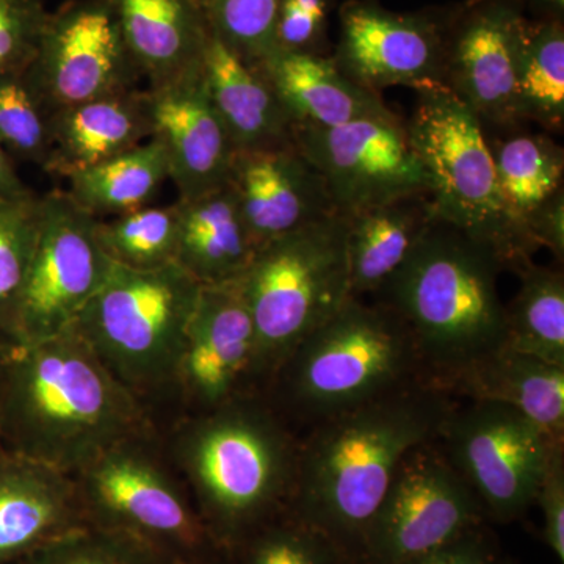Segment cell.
<instances>
[{
  "instance_id": "30",
  "label": "cell",
  "mask_w": 564,
  "mask_h": 564,
  "mask_svg": "<svg viewBox=\"0 0 564 564\" xmlns=\"http://www.w3.org/2000/svg\"><path fill=\"white\" fill-rule=\"evenodd\" d=\"M521 284L505 304V347L564 367V273L529 262L516 272Z\"/></svg>"
},
{
  "instance_id": "46",
  "label": "cell",
  "mask_w": 564,
  "mask_h": 564,
  "mask_svg": "<svg viewBox=\"0 0 564 564\" xmlns=\"http://www.w3.org/2000/svg\"><path fill=\"white\" fill-rule=\"evenodd\" d=\"M343 564H356V563H351V562H345V563H343Z\"/></svg>"
},
{
  "instance_id": "29",
  "label": "cell",
  "mask_w": 564,
  "mask_h": 564,
  "mask_svg": "<svg viewBox=\"0 0 564 564\" xmlns=\"http://www.w3.org/2000/svg\"><path fill=\"white\" fill-rule=\"evenodd\" d=\"M166 180L170 170L165 152L159 141L151 139L118 158L73 174L66 180V193L93 217H118L150 206Z\"/></svg>"
},
{
  "instance_id": "41",
  "label": "cell",
  "mask_w": 564,
  "mask_h": 564,
  "mask_svg": "<svg viewBox=\"0 0 564 564\" xmlns=\"http://www.w3.org/2000/svg\"><path fill=\"white\" fill-rule=\"evenodd\" d=\"M31 192V188L25 187L24 182L18 176L10 155L0 144V202L20 198Z\"/></svg>"
},
{
  "instance_id": "39",
  "label": "cell",
  "mask_w": 564,
  "mask_h": 564,
  "mask_svg": "<svg viewBox=\"0 0 564 564\" xmlns=\"http://www.w3.org/2000/svg\"><path fill=\"white\" fill-rule=\"evenodd\" d=\"M536 505L543 513L544 543L564 563V443L556 444L549 458Z\"/></svg>"
},
{
  "instance_id": "15",
  "label": "cell",
  "mask_w": 564,
  "mask_h": 564,
  "mask_svg": "<svg viewBox=\"0 0 564 564\" xmlns=\"http://www.w3.org/2000/svg\"><path fill=\"white\" fill-rule=\"evenodd\" d=\"M263 393L258 337L236 282L203 285L188 323L174 395L182 415Z\"/></svg>"
},
{
  "instance_id": "20",
  "label": "cell",
  "mask_w": 564,
  "mask_h": 564,
  "mask_svg": "<svg viewBox=\"0 0 564 564\" xmlns=\"http://www.w3.org/2000/svg\"><path fill=\"white\" fill-rule=\"evenodd\" d=\"M229 184L259 248L339 214L325 181L295 144L236 151Z\"/></svg>"
},
{
  "instance_id": "7",
  "label": "cell",
  "mask_w": 564,
  "mask_h": 564,
  "mask_svg": "<svg viewBox=\"0 0 564 564\" xmlns=\"http://www.w3.org/2000/svg\"><path fill=\"white\" fill-rule=\"evenodd\" d=\"M234 282L254 325L265 392L282 361L350 299L344 215L262 245Z\"/></svg>"
},
{
  "instance_id": "40",
  "label": "cell",
  "mask_w": 564,
  "mask_h": 564,
  "mask_svg": "<svg viewBox=\"0 0 564 564\" xmlns=\"http://www.w3.org/2000/svg\"><path fill=\"white\" fill-rule=\"evenodd\" d=\"M403 564H500L499 552L484 525Z\"/></svg>"
},
{
  "instance_id": "13",
  "label": "cell",
  "mask_w": 564,
  "mask_h": 564,
  "mask_svg": "<svg viewBox=\"0 0 564 564\" xmlns=\"http://www.w3.org/2000/svg\"><path fill=\"white\" fill-rule=\"evenodd\" d=\"M24 77L50 115L137 90L143 79L110 0H69L50 11Z\"/></svg>"
},
{
  "instance_id": "23",
  "label": "cell",
  "mask_w": 564,
  "mask_h": 564,
  "mask_svg": "<svg viewBox=\"0 0 564 564\" xmlns=\"http://www.w3.org/2000/svg\"><path fill=\"white\" fill-rule=\"evenodd\" d=\"M147 90L118 93L51 115V154L44 172L68 180L151 140Z\"/></svg>"
},
{
  "instance_id": "22",
  "label": "cell",
  "mask_w": 564,
  "mask_h": 564,
  "mask_svg": "<svg viewBox=\"0 0 564 564\" xmlns=\"http://www.w3.org/2000/svg\"><path fill=\"white\" fill-rule=\"evenodd\" d=\"M258 69L272 85L293 126L337 128L393 115L383 96L348 77L334 58L276 50Z\"/></svg>"
},
{
  "instance_id": "44",
  "label": "cell",
  "mask_w": 564,
  "mask_h": 564,
  "mask_svg": "<svg viewBox=\"0 0 564 564\" xmlns=\"http://www.w3.org/2000/svg\"><path fill=\"white\" fill-rule=\"evenodd\" d=\"M193 2L196 3V6L203 7L204 0H193ZM203 10V9H202Z\"/></svg>"
},
{
  "instance_id": "18",
  "label": "cell",
  "mask_w": 564,
  "mask_h": 564,
  "mask_svg": "<svg viewBox=\"0 0 564 564\" xmlns=\"http://www.w3.org/2000/svg\"><path fill=\"white\" fill-rule=\"evenodd\" d=\"M152 135L169 162L180 199L228 184L236 148L210 101L203 68L147 88Z\"/></svg>"
},
{
  "instance_id": "24",
  "label": "cell",
  "mask_w": 564,
  "mask_h": 564,
  "mask_svg": "<svg viewBox=\"0 0 564 564\" xmlns=\"http://www.w3.org/2000/svg\"><path fill=\"white\" fill-rule=\"evenodd\" d=\"M128 50L150 87L203 68L212 33L193 0H110Z\"/></svg>"
},
{
  "instance_id": "17",
  "label": "cell",
  "mask_w": 564,
  "mask_h": 564,
  "mask_svg": "<svg viewBox=\"0 0 564 564\" xmlns=\"http://www.w3.org/2000/svg\"><path fill=\"white\" fill-rule=\"evenodd\" d=\"M444 39L433 22L370 3L344 7L336 58L340 69L378 95L391 87H443Z\"/></svg>"
},
{
  "instance_id": "35",
  "label": "cell",
  "mask_w": 564,
  "mask_h": 564,
  "mask_svg": "<svg viewBox=\"0 0 564 564\" xmlns=\"http://www.w3.org/2000/svg\"><path fill=\"white\" fill-rule=\"evenodd\" d=\"M0 144L10 158L44 170L51 154V115L24 73L0 77Z\"/></svg>"
},
{
  "instance_id": "45",
  "label": "cell",
  "mask_w": 564,
  "mask_h": 564,
  "mask_svg": "<svg viewBox=\"0 0 564 564\" xmlns=\"http://www.w3.org/2000/svg\"><path fill=\"white\" fill-rule=\"evenodd\" d=\"M500 564H513V563L507 562V560H505V562H500Z\"/></svg>"
},
{
  "instance_id": "11",
  "label": "cell",
  "mask_w": 564,
  "mask_h": 564,
  "mask_svg": "<svg viewBox=\"0 0 564 564\" xmlns=\"http://www.w3.org/2000/svg\"><path fill=\"white\" fill-rule=\"evenodd\" d=\"M437 441L486 518L499 522L516 521L532 508L552 451L563 444L507 404L463 400Z\"/></svg>"
},
{
  "instance_id": "9",
  "label": "cell",
  "mask_w": 564,
  "mask_h": 564,
  "mask_svg": "<svg viewBox=\"0 0 564 564\" xmlns=\"http://www.w3.org/2000/svg\"><path fill=\"white\" fill-rule=\"evenodd\" d=\"M73 477L88 525L131 534L166 562H187L217 545L166 455L161 430L121 441Z\"/></svg>"
},
{
  "instance_id": "37",
  "label": "cell",
  "mask_w": 564,
  "mask_h": 564,
  "mask_svg": "<svg viewBox=\"0 0 564 564\" xmlns=\"http://www.w3.org/2000/svg\"><path fill=\"white\" fill-rule=\"evenodd\" d=\"M131 534L85 525L32 552L29 564H166Z\"/></svg>"
},
{
  "instance_id": "43",
  "label": "cell",
  "mask_w": 564,
  "mask_h": 564,
  "mask_svg": "<svg viewBox=\"0 0 564 564\" xmlns=\"http://www.w3.org/2000/svg\"><path fill=\"white\" fill-rule=\"evenodd\" d=\"M534 2L540 3L545 10L552 11L555 20H558V14H562L564 10V0H534Z\"/></svg>"
},
{
  "instance_id": "21",
  "label": "cell",
  "mask_w": 564,
  "mask_h": 564,
  "mask_svg": "<svg viewBox=\"0 0 564 564\" xmlns=\"http://www.w3.org/2000/svg\"><path fill=\"white\" fill-rule=\"evenodd\" d=\"M88 525L73 475L0 451V562Z\"/></svg>"
},
{
  "instance_id": "8",
  "label": "cell",
  "mask_w": 564,
  "mask_h": 564,
  "mask_svg": "<svg viewBox=\"0 0 564 564\" xmlns=\"http://www.w3.org/2000/svg\"><path fill=\"white\" fill-rule=\"evenodd\" d=\"M415 93L413 117L404 126L429 182L434 217L488 245L505 270L518 272L533 258L505 212L484 124L445 87Z\"/></svg>"
},
{
  "instance_id": "34",
  "label": "cell",
  "mask_w": 564,
  "mask_h": 564,
  "mask_svg": "<svg viewBox=\"0 0 564 564\" xmlns=\"http://www.w3.org/2000/svg\"><path fill=\"white\" fill-rule=\"evenodd\" d=\"M40 196L31 192L0 202V329L11 336V321L35 250Z\"/></svg>"
},
{
  "instance_id": "31",
  "label": "cell",
  "mask_w": 564,
  "mask_h": 564,
  "mask_svg": "<svg viewBox=\"0 0 564 564\" xmlns=\"http://www.w3.org/2000/svg\"><path fill=\"white\" fill-rule=\"evenodd\" d=\"M518 110L522 122L547 132L564 126V31L558 20L527 22L516 69Z\"/></svg>"
},
{
  "instance_id": "38",
  "label": "cell",
  "mask_w": 564,
  "mask_h": 564,
  "mask_svg": "<svg viewBox=\"0 0 564 564\" xmlns=\"http://www.w3.org/2000/svg\"><path fill=\"white\" fill-rule=\"evenodd\" d=\"M47 14L43 0H0V77L29 68Z\"/></svg>"
},
{
  "instance_id": "16",
  "label": "cell",
  "mask_w": 564,
  "mask_h": 564,
  "mask_svg": "<svg viewBox=\"0 0 564 564\" xmlns=\"http://www.w3.org/2000/svg\"><path fill=\"white\" fill-rule=\"evenodd\" d=\"M525 20L500 0L475 7L444 43L443 87L477 115L485 129L521 128L516 91Z\"/></svg>"
},
{
  "instance_id": "26",
  "label": "cell",
  "mask_w": 564,
  "mask_h": 564,
  "mask_svg": "<svg viewBox=\"0 0 564 564\" xmlns=\"http://www.w3.org/2000/svg\"><path fill=\"white\" fill-rule=\"evenodd\" d=\"M210 101L236 151L293 143V121L261 70L210 36L203 65Z\"/></svg>"
},
{
  "instance_id": "14",
  "label": "cell",
  "mask_w": 564,
  "mask_h": 564,
  "mask_svg": "<svg viewBox=\"0 0 564 564\" xmlns=\"http://www.w3.org/2000/svg\"><path fill=\"white\" fill-rule=\"evenodd\" d=\"M293 144L325 181L340 215L429 193L406 126L397 117L337 126H293Z\"/></svg>"
},
{
  "instance_id": "27",
  "label": "cell",
  "mask_w": 564,
  "mask_h": 564,
  "mask_svg": "<svg viewBox=\"0 0 564 564\" xmlns=\"http://www.w3.org/2000/svg\"><path fill=\"white\" fill-rule=\"evenodd\" d=\"M180 232L174 263L202 285L239 280L258 245L243 220L232 185L192 199H177Z\"/></svg>"
},
{
  "instance_id": "33",
  "label": "cell",
  "mask_w": 564,
  "mask_h": 564,
  "mask_svg": "<svg viewBox=\"0 0 564 564\" xmlns=\"http://www.w3.org/2000/svg\"><path fill=\"white\" fill-rule=\"evenodd\" d=\"M281 0H204L209 31L240 61L258 68L278 50Z\"/></svg>"
},
{
  "instance_id": "42",
  "label": "cell",
  "mask_w": 564,
  "mask_h": 564,
  "mask_svg": "<svg viewBox=\"0 0 564 564\" xmlns=\"http://www.w3.org/2000/svg\"><path fill=\"white\" fill-rule=\"evenodd\" d=\"M17 340L0 329V399H2L3 381H6L7 366H9L11 352L14 350Z\"/></svg>"
},
{
  "instance_id": "32",
  "label": "cell",
  "mask_w": 564,
  "mask_h": 564,
  "mask_svg": "<svg viewBox=\"0 0 564 564\" xmlns=\"http://www.w3.org/2000/svg\"><path fill=\"white\" fill-rule=\"evenodd\" d=\"M180 232V206H148L98 220L96 236L104 252L117 265L155 270L174 263Z\"/></svg>"
},
{
  "instance_id": "19",
  "label": "cell",
  "mask_w": 564,
  "mask_h": 564,
  "mask_svg": "<svg viewBox=\"0 0 564 564\" xmlns=\"http://www.w3.org/2000/svg\"><path fill=\"white\" fill-rule=\"evenodd\" d=\"M486 132V131H485ZM505 212L527 254L545 248L564 258V151L545 133H486Z\"/></svg>"
},
{
  "instance_id": "2",
  "label": "cell",
  "mask_w": 564,
  "mask_h": 564,
  "mask_svg": "<svg viewBox=\"0 0 564 564\" xmlns=\"http://www.w3.org/2000/svg\"><path fill=\"white\" fill-rule=\"evenodd\" d=\"M155 430L150 408L76 329L14 345L0 399L3 452L76 475L121 441Z\"/></svg>"
},
{
  "instance_id": "28",
  "label": "cell",
  "mask_w": 564,
  "mask_h": 564,
  "mask_svg": "<svg viewBox=\"0 0 564 564\" xmlns=\"http://www.w3.org/2000/svg\"><path fill=\"white\" fill-rule=\"evenodd\" d=\"M344 218L350 296L367 299L380 291L403 265L434 214L429 193H417L344 215Z\"/></svg>"
},
{
  "instance_id": "25",
  "label": "cell",
  "mask_w": 564,
  "mask_h": 564,
  "mask_svg": "<svg viewBox=\"0 0 564 564\" xmlns=\"http://www.w3.org/2000/svg\"><path fill=\"white\" fill-rule=\"evenodd\" d=\"M463 402L513 408L554 443H564V367L502 348L478 359L443 386Z\"/></svg>"
},
{
  "instance_id": "1",
  "label": "cell",
  "mask_w": 564,
  "mask_h": 564,
  "mask_svg": "<svg viewBox=\"0 0 564 564\" xmlns=\"http://www.w3.org/2000/svg\"><path fill=\"white\" fill-rule=\"evenodd\" d=\"M458 400L419 381L300 434L289 511L358 563L364 538L404 456L437 440Z\"/></svg>"
},
{
  "instance_id": "3",
  "label": "cell",
  "mask_w": 564,
  "mask_h": 564,
  "mask_svg": "<svg viewBox=\"0 0 564 564\" xmlns=\"http://www.w3.org/2000/svg\"><path fill=\"white\" fill-rule=\"evenodd\" d=\"M162 440L204 527L220 547L234 551L259 527L289 510L300 434L265 393L181 415Z\"/></svg>"
},
{
  "instance_id": "5",
  "label": "cell",
  "mask_w": 564,
  "mask_h": 564,
  "mask_svg": "<svg viewBox=\"0 0 564 564\" xmlns=\"http://www.w3.org/2000/svg\"><path fill=\"white\" fill-rule=\"evenodd\" d=\"M426 381L406 326L384 304L348 299L274 370L265 397L299 434Z\"/></svg>"
},
{
  "instance_id": "10",
  "label": "cell",
  "mask_w": 564,
  "mask_h": 564,
  "mask_svg": "<svg viewBox=\"0 0 564 564\" xmlns=\"http://www.w3.org/2000/svg\"><path fill=\"white\" fill-rule=\"evenodd\" d=\"M98 220L66 192L40 196L35 250L11 321L17 343H40L69 329L109 280L115 263L99 245Z\"/></svg>"
},
{
  "instance_id": "12",
  "label": "cell",
  "mask_w": 564,
  "mask_h": 564,
  "mask_svg": "<svg viewBox=\"0 0 564 564\" xmlns=\"http://www.w3.org/2000/svg\"><path fill=\"white\" fill-rule=\"evenodd\" d=\"M485 519L484 508L440 441H429L400 463L356 564L410 562L484 525Z\"/></svg>"
},
{
  "instance_id": "4",
  "label": "cell",
  "mask_w": 564,
  "mask_h": 564,
  "mask_svg": "<svg viewBox=\"0 0 564 564\" xmlns=\"http://www.w3.org/2000/svg\"><path fill=\"white\" fill-rule=\"evenodd\" d=\"M503 270L491 247L434 217L403 265L372 296L406 326L429 383L441 389L505 347Z\"/></svg>"
},
{
  "instance_id": "36",
  "label": "cell",
  "mask_w": 564,
  "mask_h": 564,
  "mask_svg": "<svg viewBox=\"0 0 564 564\" xmlns=\"http://www.w3.org/2000/svg\"><path fill=\"white\" fill-rule=\"evenodd\" d=\"M234 551L243 564H343L348 562L321 532L285 510L259 527Z\"/></svg>"
},
{
  "instance_id": "6",
  "label": "cell",
  "mask_w": 564,
  "mask_h": 564,
  "mask_svg": "<svg viewBox=\"0 0 564 564\" xmlns=\"http://www.w3.org/2000/svg\"><path fill=\"white\" fill-rule=\"evenodd\" d=\"M202 288L177 263L155 270L115 263L109 280L70 328L151 410L155 397L174 393L185 334Z\"/></svg>"
}]
</instances>
